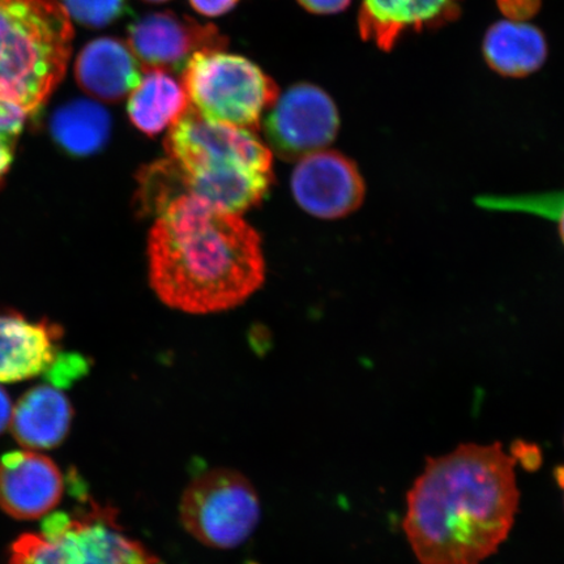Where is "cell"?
<instances>
[{
    "label": "cell",
    "instance_id": "13",
    "mask_svg": "<svg viewBox=\"0 0 564 564\" xmlns=\"http://www.w3.org/2000/svg\"><path fill=\"white\" fill-rule=\"evenodd\" d=\"M62 328L31 322L18 313L0 314V383L48 373L61 357Z\"/></svg>",
    "mask_w": 564,
    "mask_h": 564
},
{
    "label": "cell",
    "instance_id": "8",
    "mask_svg": "<svg viewBox=\"0 0 564 564\" xmlns=\"http://www.w3.org/2000/svg\"><path fill=\"white\" fill-rule=\"evenodd\" d=\"M340 124V112L327 91L301 83L279 96L267 111L264 132L278 156L300 161L333 144Z\"/></svg>",
    "mask_w": 564,
    "mask_h": 564
},
{
    "label": "cell",
    "instance_id": "24",
    "mask_svg": "<svg viewBox=\"0 0 564 564\" xmlns=\"http://www.w3.org/2000/svg\"><path fill=\"white\" fill-rule=\"evenodd\" d=\"M297 2L315 15H335L347 10L351 0H297Z\"/></svg>",
    "mask_w": 564,
    "mask_h": 564
},
{
    "label": "cell",
    "instance_id": "10",
    "mask_svg": "<svg viewBox=\"0 0 564 564\" xmlns=\"http://www.w3.org/2000/svg\"><path fill=\"white\" fill-rule=\"evenodd\" d=\"M292 192L307 214L321 220H340L362 207L366 183L355 161L341 152L322 150L299 161Z\"/></svg>",
    "mask_w": 564,
    "mask_h": 564
},
{
    "label": "cell",
    "instance_id": "28",
    "mask_svg": "<svg viewBox=\"0 0 564 564\" xmlns=\"http://www.w3.org/2000/svg\"><path fill=\"white\" fill-rule=\"evenodd\" d=\"M144 2H148V3H164V2H167V0H144Z\"/></svg>",
    "mask_w": 564,
    "mask_h": 564
},
{
    "label": "cell",
    "instance_id": "19",
    "mask_svg": "<svg viewBox=\"0 0 564 564\" xmlns=\"http://www.w3.org/2000/svg\"><path fill=\"white\" fill-rule=\"evenodd\" d=\"M478 208L491 214L527 215L553 223L564 246V189L512 195L478 196Z\"/></svg>",
    "mask_w": 564,
    "mask_h": 564
},
{
    "label": "cell",
    "instance_id": "25",
    "mask_svg": "<svg viewBox=\"0 0 564 564\" xmlns=\"http://www.w3.org/2000/svg\"><path fill=\"white\" fill-rule=\"evenodd\" d=\"M520 448L513 449V457L521 460L528 469L538 468L541 464V454L539 449H533V446H528L525 443H519Z\"/></svg>",
    "mask_w": 564,
    "mask_h": 564
},
{
    "label": "cell",
    "instance_id": "27",
    "mask_svg": "<svg viewBox=\"0 0 564 564\" xmlns=\"http://www.w3.org/2000/svg\"><path fill=\"white\" fill-rule=\"evenodd\" d=\"M556 484L564 490V467H558L554 471Z\"/></svg>",
    "mask_w": 564,
    "mask_h": 564
},
{
    "label": "cell",
    "instance_id": "11",
    "mask_svg": "<svg viewBox=\"0 0 564 564\" xmlns=\"http://www.w3.org/2000/svg\"><path fill=\"white\" fill-rule=\"evenodd\" d=\"M65 494V478L51 457L15 451L0 458V509L18 520L46 517Z\"/></svg>",
    "mask_w": 564,
    "mask_h": 564
},
{
    "label": "cell",
    "instance_id": "14",
    "mask_svg": "<svg viewBox=\"0 0 564 564\" xmlns=\"http://www.w3.org/2000/svg\"><path fill=\"white\" fill-rule=\"evenodd\" d=\"M143 69L129 44L115 37L90 41L75 62L79 87L102 102H119L129 97L138 87Z\"/></svg>",
    "mask_w": 564,
    "mask_h": 564
},
{
    "label": "cell",
    "instance_id": "1",
    "mask_svg": "<svg viewBox=\"0 0 564 564\" xmlns=\"http://www.w3.org/2000/svg\"><path fill=\"white\" fill-rule=\"evenodd\" d=\"M517 463L499 442L427 458L403 521L419 564H481L498 552L519 509Z\"/></svg>",
    "mask_w": 564,
    "mask_h": 564
},
{
    "label": "cell",
    "instance_id": "17",
    "mask_svg": "<svg viewBox=\"0 0 564 564\" xmlns=\"http://www.w3.org/2000/svg\"><path fill=\"white\" fill-rule=\"evenodd\" d=\"M188 109L185 86L164 69H147L127 101L131 123L148 137L172 127Z\"/></svg>",
    "mask_w": 564,
    "mask_h": 564
},
{
    "label": "cell",
    "instance_id": "9",
    "mask_svg": "<svg viewBox=\"0 0 564 564\" xmlns=\"http://www.w3.org/2000/svg\"><path fill=\"white\" fill-rule=\"evenodd\" d=\"M127 44L144 69L182 73L194 55L223 51L228 46V39L215 25L162 11L147 13L133 21Z\"/></svg>",
    "mask_w": 564,
    "mask_h": 564
},
{
    "label": "cell",
    "instance_id": "6",
    "mask_svg": "<svg viewBox=\"0 0 564 564\" xmlns=\"http://www.w3.org/2000/svg\"><path fill=\"white\" fill-rule=\"evenodd\" d=\"M189 105L212 122L256 131L279 87L245 56L209 51L197 53L182 70Z\"/></svg>",
    "mask_w": 564,
    "mask_h": 564
},
{
    "label": "cell",
    "instance_id": "3",
    "mask_svg": "<svg viewBox=\"0 0 564 564\" xmlns=\"http://www.w3.org/2000/svg\"><path fill=\"white\" fill-rule=\"evenodd\" d=\"M165 151L186 195L231 214L257 207L272 185V151L253 131L212 122L193 108L171 127Z\"/></svg>",
    "mask_w": 564,
    "mask_h": 564
},
{
    "label": "cell",
    "instance_id": "7",
    "mask_svg": "<svg viewBox=\"0 0 564 564\" xmlns=\"http://www.w3.org/2000/svg\"><path fill=\"white\" fill-rule=\"evenodd\" d=\"M253 485L239 471L214 469L195 478L183 492V527L202 544L232 549L250 538L260 520Z\"/></svg>",
    "mask_w": 564,
    "mask_h": 564
},
{
    "label": "cell",
    "instance_id": "26",
    "mask_svg": "<svg viewBox=\"0 0 564 564\" xmlns=\"http://www.w3.org/2000/svg\"><path fill=\"white\" fill-rule=\"evenodd\" d=\"M12 413L13 405L9 393L6 392L4 388L0 387V434L10 427Z\"/></svg>",
    "mask_w": 564,
    "mask_h": 564
},
{
    "label": "cell",
    "instance_id": "21",
    "mask_svg": "<svg viewBox=\"0 0 564 564\" xmlns=\"http://www.w3.org/2000/svg\"><path fill=\"white\" fill-rule=\"evenodd\" d=\"M28 118L17 106L0 104V186L10 171Z\"/></svg>",
    "mask_w": 564,
    "mask_h": 564
},
{
    "label": "cell",
    "instance_id": "23",
    "mask_svg": "<svg viewBox=\"0 0 564 564\" xmlns=\"http://www.w3.org/2000/svg\"><path fill=\"white\" fill-rule=\"evenodd\" d=\"M193 9L207 18L223 17L239 3V0H188Z\"/></svg>",
    "mask_w": 564,
    "mask_h": 564
},
{
    "label": "cell",
    "instance_id": "22",
    "mask_svg": "<svg viewBox=\"0 0 564 564\" xmlns=\"http://www.w3.org/2000/svg\"><path fill=\"white\" fill-rule=\"evenodd\" d=\"M500 12L507 20L528 21L538 15L541 0H497Z\"/></svg>",
    "mask_w": 564,
    "mask_h": 564
},
{
    "label": "cell",
    "instance_id": "20",
    "mask_svg": "<svg viewBox=\"0 0 564 564\" xmlns=\"http://www.w3.org/2000/svg\"><path fill=\"white\" fill-rule=\"evenodd\" d=\"M70 20L88 28H105L123 18L130 0H58Z\"/></svg>",
    "mask_w": 564,
    "mask_h": 564
},
{
    "label": "cell",
    "instance_id": "12",
    "mask_svg": "<svg viewBox=\"0 0 564 564\" xmlns=\"http://www.w3.org/2000/svg\"><path fill=\"white\" fill-rule=\"evenodd\" d=\"M464 0H362L358 31L366 42L391 52L408 32L436 30L460 15Z\"/></svg>",
    "mask_w": 564,
    "mask_h": 564
},
{
    "label": "cell",
    "instance_id": "5",
    "mask_svg": "<svg viewBox=\"0 0 564 564\" xmlns=\"http://www.w3.org/2000/svg\"><path fill=\"white\" fill-rule=\"evenodd\" d=\"M9 564H161L122 532L115 510L91 503L75 513L46 514L40 533L13 542Z\"/></svg>",
    "mask_w": 564,
    "mask_h": 564
},
{
    "label": "cell",
    "instance_id": "15",
    "mask_svg": "<svg viewBox=\"0 0 564 564\" xmlns=\"http://www.w3.org/2000/svg\"><path fill=\"white\" fill-rule=\"evenodd\" d=\"M74 408L59 387L37 386L13 406L11 430L26 449H52L66 440Z\"/></svg>",
    "mask_w": 564,
    "mask_h": 564
},
{
    "label": "cell",
    "instance_id": "16",
    "mask_svg": "<svg viewBox=\"0 0 564 564\" xmlns=\"http://www.w3.org/2000/svg\"><path fill=\"white\" fill-rule=\"evenodd\" d=\"M482 52L494 73L521 79L544 66L547 44L539 28L527 21L506 19L486 32Z\"/></svg>",
    "mask_w": 564,
    "mask_h": 564
},
{
    "label": "cell",
    "instance_id": "4",
    "mask_svg": "<svg viewBox=\"0 0 564 564\" xmlns=\"http://www.w3.org/2000/svg\"><path fill=\"white\" fill-rule=\"evenodd\" d=\"M73 41L58 0H0V104L37 115L67 73Z\"/></svg>",
    "mask_w": 564,
    "mask_h": 564
},
{
    "label": "cell",
    "instance_id": "18",
    "mask_svg": "<svg viewBox=\"0 0 564 564\" xmlns=\"http://www.w3.org/2000/svg\"><path fill=\"white\" fill-rule=\"evenodd\" d=\"M51 127L54 140L70 156L87 158L108 143L111 118L96 101L75 100L54 112Z\"/></svg>",
    "mask_w": 564,
    "mask_h": 564
},
{
    "label": "cell",
    "instance_id": "2",
    "mask_svg": "<svg viewBox=\"0 0 564 564\" xmlns=\"http://www.w3.org/2000/svg\"><path fill=\"white\" fill-rule=\"evenodd\" d=\"M153 291L169 307L189 314L225 312L262 286V242L241 215L194 195L160 212L148 238Z\"/></svg>",
    "mask_w": 564,
    "mask_h": 564
}]
</instances>
